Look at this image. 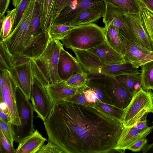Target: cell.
Listing matches in <instances>:
<instances>
[{
	"instance_id": "4dcf8cb0",
	"label": "cell",
	"mask_w": 153,
	"mask_h": 153,
	"mask_svg": "<svg viewBox=\"0 0 153 153\" xmlns=\"http://www.w3.org/2000/svg\"><path fill=\"white\" fill-rule=\"evenodd\" d=\"M75 27L67 24H54L50 27L49 33L51 37L60 41Z\"/></svg>"
},
{
	"instance_id": "7402d4cb",
	"label": "cell",
	"mask_w": 153,
	"mask_h": 153,
	"mask_svg": "<svg viewBox=\"0 0 153 153\" xmlns=\"http://www.w3.org/2000/svg\"><path fill=\"white\" fill-rule=\"evenodd\" d=\"M141 72V70L134 67L132 64L128 62L112 65H103L101 69L102 74L112 77L140 74Z\"/></svg>"
},
{
	"instance_id": "5b68a950",
	"label": "cell",
	"mask_w": 153,
	"mask_h": 153,
	"mask_svg": "<svg viewBox=\"0 0 153 153\" xmlns=\"http://www.w3.org/2000/svg\"><path fill=\"white\" fill-rule=\"evenodd\" d=\"M16 104L21 122L19 126L12 124L14 134V142H20L34 131L33 124V108L30 101L18 88L16 92Z\"/></svg>"
},
{
	"instance_id": "6da1fadb",
	"label": "cell",
	"mask_w": 153,
	"mask_h": 153,
	"mask_svg": "<svg viewBox=\"0 0 153 153\" xmlns=\"http://www.w3.org/2000/svg\"><path fill=\"white\" fill-rule=\"evenodd\" d=\"M48 141L63 153H107L114 149L123 123L95 103L69 101L53 104L44 122Z\"/></svg>"
},
{
	"instance_id": "f35d334b",
	"label": "cell",
	"mask_w": 153,
	"mask_h": 153,
	"mask_svg": "<svg viewBox=\"0 0 153 153\" xmlns=\"http://www.w3.org/2000/svg\"><path fill=\"white\" fill-rule=\"evenodd\" d=\"M30 0H22L16 8V16L13 30L18 24Z\"/></svg>"
},
{
	"instance_id": "52a82bcc",
	"label": "cell",
	"mask_w": 153,
	"mask_h": 153,
	"mask_svg": "<svg viewBox=\"0 0 153 153\" xmlns=\"http://www.w3.org/2000/svg\"><path fill=\"white\" fill-rule=\"evenodd\" d=\"M30 99L34 111L37 114V117L44 122L50 112L53 104L45 88L35 78L32 84Z\"/></svg>"
},
{
	"instance_id": "3957f363",
	"label": "cell",
	"mask_w": 153,
	"mask_h": 153,
	"mask_svg": "<svg viewBox=\"0 0 153 153\" xmlns=\"http://www.w3.org/2000/svg\"><path fill=\"white\" fill-rule=\"evenodd\" d=\"M61 41L65 47L88 50L105 42L104 28L94 23L77 26Z\"/></svg>"
},
{
	"instance_id": "bcb514c9",
	"label": "cell",
	"mask_w": 153,
	"mask_h": 153,
	"mask_svg": "<svg viewBox=\"0 0 153 153\" xmlns=\"http://www.w3.org/2000/svg\"><path fill=\"white\" fill-rule=\"evenodd\" d=\"M22 0H12V4L13 5L16 7L19 4Z\"/></svg>"
},
{
	"instance_id": "f6af8a7d",
	"label": "cell",
	"mask_w": 153,
	"mask_h": 153,
	"mask_svg": "<svg viewBox=\"0 0 153 153\" xmlns=\"http://www.w3.org/2000/svg\"><path fill=\"white\" fill-rule=\"evenodd\" d=\"M147 122L146 117L134 126L140 129H147L149 128L147 125Z\"/></svg>"
},
{
	"instance_id": "4fadbf2b",
	"label": "cell",
	"mask_w": 153,
	"mask_h": 153,
	"mask_svg": "<svg viewBox=\"0 0 153 153\" xmlns=\"http://www.w3.org/2000/svg\"><path fill=\"white\" fill-rule=\"evenodd\" d=\"M125 14L126 13L122 9L106 3L103 22L105 25L112 24L120 32L134 42L125 20Z\"/></svg>"
},
{
	"instance_id": "ee69618b",
	"label": "cell",
	"mask_w": 153,
	"mask_h": 153,
	"mask_svg": "<svg viewBox=\"0 0 153 153\" xmlns=\"http://www.w3.org/2000/svg\"><path fill=\"white\" fill-rule=\"evenodd\" d=\"M143 6L153 13V0H139Z\"/></svg>"
},
{
	"instance_id": "f1b7e54d",
	"label": "cell",
	"mask_w": 153,
	"mask_h": 153,
	"mask_svg": "<svg viewBox=\"0 0 153 153\" xmlns=\"http://www.w3.org/2000/svg\"><path fill=\"white\" fill-rule=\"evenodd\" d=\"M0 70L1 71H10L16 65L15 58L8 51L4 42H0Z\"/></svg>"
},
{
	"instance_id": "ab89813d",
	"label": "cell",
	"mask_w": 153,
	"mask_h": 153,
	"mask_svg": "<svg viewBox=\"0 0 153 153\" xmlns=\"http://www.w3.org/2000/svg\"><path fill=\"white\" fill-rule=\"evenodd\" d=\"M84 93L86 100L88 103H94L98 100V97L95 91L88 88L86 85L84 86Z\"/></svg>"
},
{
	"instance_id": "ffe728a7",
	"label": "cell",
	"mask_w": 153,
	"mask_h": 153,
	"mask_svg": "<svg viewBox=\"0 0 153 153\" xmlns=\"http://www.w3.org/2000/svg\"><path fill=\"white\" fill-rule=\"evenodd\" d=\"M105 10V9L96 7L85 9L76 16L71 25L76 27L93 23L103 17Z\"/></svg>"
},
{
	"instance_id": "74e56055",
	"label": "cell",
	"mask_w": 153,
	"mask_h": 153,
	"mask_svg": "<svg viewBox=\"0 0 153 153\" xmlns=\"http://www.w3.org/2000/svg\"><path fill=\"white\" fill-rule=\"evenodd\" d=\"M37 153H63L60 148L56 144L48 141L43 145Z\"/></svg>"
},
{
	"instance_id": "1f68e13d",
	"label": "cell",
	"mask_w": 153,
	"mask_h": 153,
	"mask_svg": "<svg viewBox=\"0 0 153 153\" xmlns=\"http://www.w3.org/2000/svg\"><path fill=\"white\" fill-rule=\"evenodd\" d=\"M89 79L88 74L84 71L75 74L65 82L69 86L79 89L85 85Z\"/></svg>"
},
{
	"instance_id": "603a6c76",
	"label": "cell",
	"mask_w": 153,
	"mask_h": 153,
	"mask_svg": "<svg viewBox=\"0 0 153 153\" xmlns=\"http://www.w3.org/2000/svg\"><path fill=\"white\" fill-rule=\"evenodd\" d=\"M55 0H44L40 5V25L42 30L49 33L51 25Z\"/></svg>"
},
{
	"instance_id": "7a4b0ae2",
	"label": "cell",
	"mask_w": 153,
	"mask_h": 153,
	"mask_svg": "<svg viewBox=\"0 0 153 153\" xmlns=\"http://www.w3.org/2000/svg\"><path fill=\"white\" fill-rule=\"evenodd\" d=\"M63 45L59 40L50 37L42 53L32 60L34 78L43 86L62 81L58 71V63L60 50Z\"/></svg>"
},
{
	"instance_id": "e575fe53",
	"label": "cell",
	"mask_w": 153,
	"mask_h": 153,
	"mask_svg": "<svg viewBox=\"0 0 153 153\" xmlns=\"http://www.w3.org/2000/svg\"><path fill=\"white\" fill-rule=\"evenodd\" d=\"M63 101H69L81 104H91L88 103L86 100L84 93V86L79 88L76 93L73 96L65 99Z\"/></svg>"
},
{
	"instance_id": "d6986e66",
	"label": "cell",
	"mask_w": 153,
	"mask_h": 153,
	"mask_svg": "<svg viewBox=\"0 0 153 153\" xmlns=\"http://www.w3.org/2000/svg\"><path fill=\"white\" fill-rule=\"evenodd\" d=\"M45 88L53 104L72 96L78 89L69 86L63 81L49 85Z\"/></svg>"
},
{
	"instance_id": "5bb4252c",
	"label": "cell",
	"mask_w": 153,
	"mask_h": 153,
	"mask_svg": "<svg viewBox=\"0 0 153 153\" xmlns=\"http://www.w3.org/2000/svg\"><path fill=\"white\" fill-rule=\"evenodd\" d=\"M153 126L146 129H140L134 126L123 127L114 150L118 151H124L136 142L146 137L152 131Z\"/></svg>"
},
{
	"instance_id": "836d02e7",
	"label": "cell",
	"mask_w": 153,
	"mask_h": 153,
	"mask_svg": "<svg viewBox=\"0 0 153 153\" xmlns=\"http://www.w3.org/2000/svg\"><path fill=\"white\" fill-rule=\"evenodd\" d=\"M0 130L4 135L12 146L14 141V134L11 123H6L0 119Z\"/></svg>"
},
{
	"instance_id": "2e32d148",
	"label": "cell",
	"mask_w": 153,
	"mask_h": 153,
	"mask_svg": "<svg viewBox=\"0 0 153 153\" xmlns=\"http://www.w3.org/2000/svg\"><path fill=\"white\" fill-rule=\"evenodd\" d=\"M72 50L84 72L88 74L102 75L101 69L103 65L95 54L88 50Z\"/></svg>"
},
{
	"instance_id": "cb8c5ba5",
	"label": "cell",
	"mask_w": 153,
	"mask_h": 153,
	"mask_svg": "<svg viewBox=\"0 0 153 153\" xmlns=\"http://www.w3.org/2000/svg\"><path fill=\"white\" fill-rule=\"evenodd\" d=\"M86 85L95 91L98 97V101L106 104L114 105L111 98L106 91L102 77L90 78Z\"/></svg>"
},
{
	"instance_id": "d590c367",
	"label": "cell",
	"mask_w": 153,
	"mask_h": 153,
	"mask_svg": "<svg viewBox=\"0 0 153 153\" xmlns=\"http://www.w3.org/2000/svg\"><path fill=\"white\" fill-rule=\"evenodd\" d=\"M71 0H55L54 10L51 21V25L53 24L62 11L68 5Z\"/></svg>"
},
{
	"instance_id": "8fae6325",
	"label": "cell",
	"mask_w": 153,
	"mask_h": 153,
	"mask_svg": "<svg viewBox=\"0 0 153 153\" xmlns=\"http://www.w3.org/2000/svg\"><path fill=\"white\" fill-rule=\"evenodd\" d=\"M102 79L114 105L119 108L125 109L131 100L133 94L122 86L111 76L103 75Z\"/></svg>"
},
{
	"instance_id": "e0dca14e",
	"label": "cell",
	"mask_w": 153,
	"mask_h": 153,
	"mask_svg": "<svg viewBox=\"0 0 153 153\" xmlns=\"http://www.w3.org/2000/svg\"><path fill=\"white\" fill-rule=\"evenodd\" d=\"M88 51L95 54L103 65H112L126 62L124 56L110 46L106 41Z\"/></svg>"
},
{
	"instance_id": "277c9868",
	"label": "cell",
	"mask_w": 153,
	"mask_h": 153,
	"mask_svg": "<svg viewBox=\"0 0 153 153\" xmlns=\"http://www.w3.org/2000/svg\"><path fill=\"white\" fill-rule=\"evenodd\" d=\"M150 113H153V93L141 87L133 95L129 104L125 109L123 127L134 126Z\"/></svg>"
},
{
	"instance_id": "9a60e30c",
	"label": "cell",
	"mask_w": 153,
	"mask_h": 153,
	"mask_svg": "<svg viewBox=\"0 0 153 153\" xmlns=\"http://www.w3.org/2000/svg\"><path fill=\"white\" fill-rule=\"evenodd\" d=\"M58 71L61 79L66 81L75 74L84 72L77 59L63 48L60 50L58 63Z\"/></svg>"
},
{
	"instance_id": "4316f807",
	"label": "cell",
	"mask_w": 153,
	"mask_h": 153,
	"mask_svg": "<svg viewBox=\"0 0 153 153\" xmlns=\"http://www.w3.org/2000/svg\"><path fill=\"white\" fill-rule=\"evenodd\" d=\"M7 12L6 16L0 18V37L1 40L7 38L13 30L16 16V8L11 10H8Z\"/></svg>"
},
{
	"instance_id": "f546056e",
	"label": "cell",
	"mask_w": 153,
	"mask_h": 153,
	"mask_svg": "<svg viewBox=\"0 0 153 153\" xmlns=\"http://www.w3.org/2000/svg\"><path fill=\"white\" fill-rule=\"evenodd\" d=\"M140 15L144 28L149 37L153 51V13L143 6Z\"/></svg>"
},
{
	"instance_id": "9c48e42d",
	"label": "cell",
	"mask_w": 153,
	"mask_h": 153,
	"mask_svg": "<svg viewBox=\"0 0 153 153\" xmlns=\"http://www.w3.org/2000/svg\"><path fill=\"white\" fill-rule=\"evenodd\" d=\"M105 6L106 2L104 0H71L62 11L52 25L67 24L71 25L76 16L83 10L93 7L105 9Z\"/></svg>"
},
{
	"instance_id": "484cf974",
	"label": "cell",
	"mask_w": 153,
	"mask_h": 153,
	"mask_svg": "<svg viewBox=\"0 0 153 153\" xmlns=\"http://www.w3.org/2000/svg\"><path fill=\"white\" fill-rule=\"evenodd\" d=\"M115 7L122 9L126 14H138L143 6L139 0H104Z\"/></svg>"
},
{
	"instance_id": "ac0fdd59",
	"label": "cell",
	"mask_w": 153,
	"mask_h": 153,
	"mask_svg": "<svg viewBox=\"0 0 153 153\" xmlns=\"http://www.w3.org/2000/svg\"><path fill=\"white\" fill-rule=\"evenodd\" d=\"M47 140V139L36 129L19 143L15 153H37Z\"/></svg>"
},
{
	"instance_id": "8d00e7d4",
	"label": "cell",
	"mask_w": 153,
	"mask_h": 153,
	"mask_svg": "<svg viewBox=\"0 0 153 153\" xmlns=\"http://www.w3.org/2000/svg\"><path fill=\"white\" fill-rule=\"evenodd\" d=\"M0 153H15V150L7 140L1 131L0 130Z\"/></svg>"
},
{
	"instance_id": "d6a6232c",
	"label": "cell",
	"mask_w": 153,
	"mask_h": 153,
	"mask_svg": "<svg viewBox=\"0 0 153 153\" xmlns=\"http://www.w3.org/2000/svg\"><path fill=\"white\" fill-rule=\"evenodd\" d=\"M95 103L106 112L123 123L125 109L121 108L115 105L106 104L100 101H97Z\"/></svg>"
},
{
	"instance_id": "ba28073f",
	"label": "cell",
	"mask_w": 153,
	"mask_h": 153,
	"mask_svg": "<svg viewBox=\"0 0 153 153\" xmlns=\"http://www.w3.org/2000/svg\"><path fill=\"white\" fill-rule=\"evenodd\" d=\"M120 38L126 48L124 56L126 62L131 63L138 69L144 64L153 61V51L149 50L129 39L119 31Z\"/></svg>"
},
{
	"instance_id": "30bf717a",
	"label": "cell",
	"mask_w": 153,
	"mask_h": 153,
	"mask_svg": "<svg viewBox=\"0 0 153 153\" xmlns=\"http://www.w3.org/2000/svg\"><path fill=\"white\" fill-rule=\"evenodd\" d=\"M32 60L17 64L9 71L17 88L29 100L30 99L32 86L34 78Z\"/></svg>"
},
{
	"instance_id": "60d3db41",
	"label": "cell",
	"mask_w": 153,
	"mask_h": 153,
	"mask_svg": "<svg viewBox=\"0 0 153 153\" xmlns=\"http://www.w3.org/2000/svg\"><path fill=\"white\" fill-rule=\"evenodd\" d=\"M0 119L4 122L11 123V120L8 110L5 104L3 102H0Z\"/></svg>"
},
{
	"instance_id": "7c38bea8",
	"label": "cell",
	"mask_w": 153,
	"mask_h": 153,
	"mask_svg": "<svg viewBox=\"0 0 153 153\" xmlns=\"http://www.w3.org/2000/svg\"><path fill=\"white\" fill-rule=\"evenodd\" d=\"M124 16L126 23L134 42L152 51L150 41L142 23L140 13L138 14H125Z\"/></svg>"
},
{
	"instance_id": "8992f818",
	"label": "cell",
	"mask_w": 153,
	"mask_h": 153,
	"mask_svg": "<svg viewBox=\"0 0 153 153\" xmlns=\"http://www.w3.org/2000/svg\"><path fill=\"white\" fill-rule=\"evenodd\" d=\"M4 72V82L0 90V102H3L8 110L12 125L19 126L21 122L17 110L16 92L17 87L9 71Z\"/></svg>"
},
{
	"instance_id": "83f0119b",
	"label": "cell",
	"mask_w": 153,
	"mask_h": 153,
	"mask_svg": "<svg viewBox=\"0 0 153 153\" xmlns=\"http://www.w3.org/2000/svg\"><path fill=\"white\" fill-rule=\"evenodd\" d=\"M141 83L144 90L153 91V61L146 63L141 66Z\"/></svg>"
},
{
	"instance_id": "44dd1931",
	"label": "cell",
	"mask_w": 153,
	"mask_h": 153,
	"mask_svg": "<svg viewBox=\"0 0 153 153\" xmlns=\"http://www.w3.org/2000/svg\"><path fill=\"white\" fill-rule=\"evenodd\" d=\"M104 31L105 41L108 44L124 57L126 51L118 30L112 24H108L105 25Z\"/></svg>"
},
{
	"instance_id": "7bdbcfd3",
	"label": "cell",
	"mask_w": 153,
	"mask_h": 153,
	"mask_svg": "<svg viewBox=\"0 0 153 153\" xmlns=\"http://www.w3.org/2000/svg\"><path fill=\"white\" fill-rule=\"evenodd\" d=\"M10 0H0V17L4 16L7 11Z\"/></svg>"
},
{
	"instance_id": "c3c4849f",
	"label": "cell",
	"mask_w": 153,
	"mask_h": 153,
	"mask_svg": "<svg viewBox=\"0 0 153 153\" xmlns=\"http://www.w3.org/2000/svg\"></svg>"
},
{
	"instance_id": "d4e9b609",
	"label": "cell",
	"mask_w": 153,
	"mask_h": 153,
	"mask_svg": "<svg viewBox=\"0 0 153 153\" xmlns=\"http://www.w3.org/2000/svg\"><path fill=\"white\" fill-rule=\"evenodd\" d=\"M113 77L122 86L134 95L142 87L140 74L125 75Z\"/></svg>"
},
{
	"instance_id": "7dc6e473",
	"label": "cell",
	"mask_w": 153,
	"mask_h": 153,
	"mask_svg": "<svg viewBox=\"0 0 153 153\" xmlns=\"http://www.w3.org/2000/svg\"><path fill=\"white\" fill-rule=\"evenodd\" d=\"M44 0H36V1L41 5L43 3Z\"/></svg>"
},
{
	"instance_id": "b9f144b4",
	"label": "cell",
	"mask_w": 153,
	"mask_h": 153,
	"mask_svg": "<svg viewBox=\"0 0 153 153\" xmlns=\"http://www.w3.org/2000/svg\"><path fill=\"white\" fill-rule=\"evenodd\" d=\"M147 143V140L146 137L143 138L136 142L128 149L134 152L140 151Z\"/></svg>"
}]
</instances>
